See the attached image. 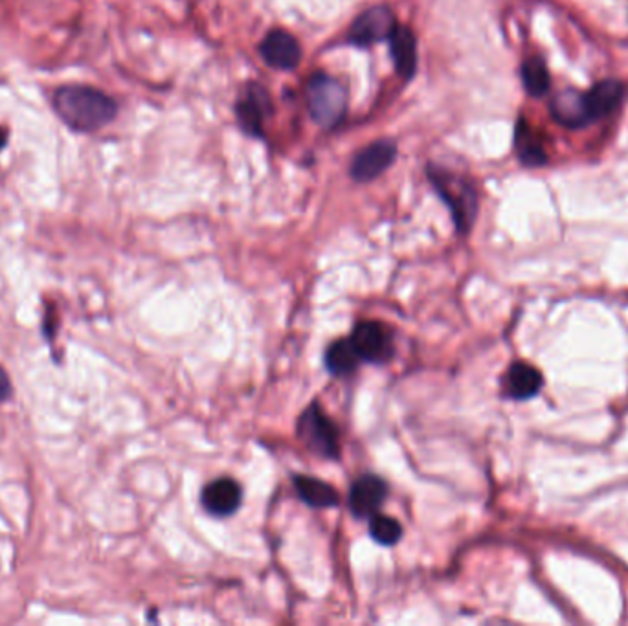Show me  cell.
<instances>
[{
  "label": "cell",
  "mask_w": 628,
  "mask_h": 626,
  "mask_svg": "<svg viewBox=\"0 0 628 626\" xmlns=\"http://www.w3.org/2000/svg\"><path fill=\"white\" fill-rule=\"evenodd\" d=\"M54 107L59 118L78 133H94L113 122L118 107L105 92L85 85H67L56 90Z\"/></svg>",
  "instance_id": "obj_1"
},
{
  "label": "cell",
  "mask_w": 628,
  "mask_h": 626,
  "mask_svg": "<svg viewBox=\"0 0 628 626\" xmlns=\"http://www.w3.org/2000/svg\"><path fill=\"white\" fill-rule=\"evenodd\" d=\"M307 105L314 122L324 129H333L346 116L348 92L338 79L314 74L307 83Z\"/></svg>",
  "instance_id": "obj_2"
},
{
  "label": "cell",
  "mask_w": 628,
  "mask_h": 626,
  "mask_svg": "<svg viewBox=\"0 0 628 626\" xmlns=\"http://www.w3.org/2000/svg\"><path fill=\"white\" fill-rule=\"evenodd\" d=\"M430 182L436 186L443 201L449 204L452 217L461 234H467L471 230L472 223L478 213V197L471 186V182L452 175L445 169L430 166L428 169Z\"/></svg>",
  "instance_id": "obj_3"
},
{
  "label": "cell",
  "mask_w": 628,
  "mask_h": 626,
  "mask_svg": "<svg viewBox=\"0 0 628 626\" xmlns=\"http://www.w3.org/2000/svg\"><path fill=\"white\" fill-rule=\"evenodd\" d=\"M298 437L322 458L337 459L340 443H338L337 426L324 415L318 404H311L303 412L298 421Z\"/></svg>",
  "instance_id": "obj_4"
},
{
  "label": "cell",
  "mask_w": 628,
  "mask_h": 626,
  "mask_svg": "<svg viewBox=\"0 0 628 626\" xmlns=\"http://www.w3.org/2000/svg\"><path fill=\"white\" fill-rule=\"evenodd\" d=\"M349 340L364 362L384 364L393 357L392 333L379 322H362L355 327Z\"/></svg>",
  "instance_id": "obj_5"
},
{
  "label": "cell",
  "mask_w": 628,
  "mask_h": 626,
  "mask_svg": "<svg viewBox=\"0 0 628 626\" xmlns=\"http://www.w3.org/2000/svg\"><path fill=\"white\" fill-rule=\"evenodd\" d=\"M397 28L392 10L386 6H373L370 10L360 13L355 23L349 28V41L353 45L368 46L390 39Z\"/></svg>",
  "instance_id": "obj_6"
},
{
  "label": "cell",
  "mask_w": 628,
  "mask_h": 626,
  "mask_svg": "<svg viewBox=\"0 0 628 626\" xmlns=\"http://www.w3.org/2000/svg\"><path fill=\"white\" fill-rule=\"evenodd\" d=\"M395 157H397V146L392 140L373 142L353 158L351 177L357 182H371L392 166Z\"/></svg>",
  "instance_id": "obj_7"
},
{
  "label": "cell",
  "mask_w": 628,
  "mask_h": 626,
  "mask_svg": "<svg viewBox=\"0 0 628 626\" xmlns=\"http://www.w3.org/2000/svg\"><path fill=\"white\" fill-rule=\"evenodd\" d=\"M388 487L386 483L373 474H366L353 483L349 492V507L353 515L359 518H371L377 515L386 500Z\"/></svg>",
  "instance_id": "obj_8"
},
{
  "label": "cell",
  "mask_w": 628,
  "mask_h": 626,
  "mask_svg": "<svg viewBox=\"0 0 628 626\" xmlns=\"http://www.w3.org/2000/svg\"><path fill=\"white\" fill-rule=\"evenodd\" d=\"M259 52L270 67L278 70H292L300 65L302 48L300 43L287 32H270L259 46Z\"/></svg>",
  "instance_id": "obj_9"
},
{
  "label": "cell",
  "mask_w": 628,
  "mask_h": 626,
  "mask_svg": "<svg viewBox=\"0 0 628 626\" xmlns=\"http://www.w3.org/2000/svg\"><path fill=\"white\" fill-rule=\"evenodd\" d=\"M202 505L214 516H230L241 505V487L230 478H219L204 487Z\"/></svg>",
  "instance_id": "obj_10"
},
{
  "label": "cell",
  "mask_w": 628,
  "mask_h": 626,
  "mask_svg": "<svg viewBox=\"0 0 628 626\" xmlns=\"http://www.w3.org/2000/svg\"><path fill=\"white\" fill-rule=\"evenodd\" d=\"M625 98V85L617 79H605L597 83L594 89L584 94V105L590 122L603 120L616 111L619 103Z\"/></svg>",
  "instance_id": "obj_11"
},
{
  "label": "cell",
  "mask_w": 628,
  "mask_h": 626,
  "mask_svg": "<svg viewBox=\"0 0 628 626\" xmlns=\"http://www.w3.org/2000/svg\"><path fill=\"white\" fill-rule=\"evenodd\" d=\"M237 120L248 135L261 136L265 116L270 112V98L261 87H252L237 101Z\"/></svg>",
  "instance_id": "obj_12"
},
{
  "label": "cell",
  "mask_w": 628,
  "mask_h": 626,
  "mask_svg": "<svg viewBox=\"0 0 628 626\" xmlns=\"http://www.w3.org/2000/svg\"><path fill=\"white\" fill-rule=\"evenodd\" d=\"M515 149L516 155L522 160V164L529 166V168H539L548 162L544 138L526 120H520L516 123Z\"/></svg>",
  "instance_id": "obj_13"
},
{
  "label": "cell",
  "mask_w": 628,
  "mask_h": 626,
  "mask_svg": "<svg viewBox=\"0 0 628 626\" xmlns=\"http://www.w3.org/2000/svg\"><path fill=\"white\" fill-rule=\"evenodd\" d=\"M544 379L537 368L526 362L513 364L505 377V392L516 401H526L540 392Z\"/></svg>",
  "instance_id": "obj_14"
},
{
  "label": "cell",
  "mask_w": 628,
  "mask_h": 626,
  "mask_svg": "<svg viewBox=\"0 0 628 626\" xmlns=\"http://www.w3.org/2000/svg\"><path fill=\"white\" fill-rule=\"evenodd\" d=\"M551 114L555 122L561 123L568 129H579L592 123L584 105V94H579L575 90H566L559 94L551 103Z\"/></svg>",
  "instance_id": "obj_15"
},
{
  "label": "cell",
  "mask_w": 628,
  "mask_h": 626,
  "mask_svg": "<svg viewBox=\"0 0 628 626\" xmlns=\"http://www.w3.org/2000/svg\"><path fill=\"white\" fill-rule=\"evenodd\" d=\"M393 61L401 78L410 79L417 70V43L406 26H397L390 35Z\"/></svg>",
  "instance_id": "obj_16"
},
{
  "label": "cell",
  "mask_w": 628,
  "mask_h": 626,
  "mask_svg": "<svg viewBox=\"0 0 628 626\" xmlns=\"http://www.w3.org/2000/svg\"><path fill=\"white\" fill-rule=\"evenodd\" d=\"M294 487L303 502L314 509H327L338 505V492L326 481L311 478V476H296Z\"/></svg>",
  "instance_id": "obj_17"
},
{
  "label": "cell",
  "mask_w": 628,
  "mask_h": 626,
  "mask_svg": "<svg viewBox=\"0 0 628 626\" xmlns=\"http://www.w3.org/2000/svg\"><path fill=\"white\" fill-rule=\"evenodd\" d=\"M359 362L362 360H360L359 353L349 338L348 340H338L327 349V369L337 377H346L349 373H353L359 366Z\"/></svg>",
  "instance_id": "obj_18"
},
{
  "label": "cell",
  "mask_w": 628,
  "mask_h": 626,
  "mask_svg": "<svg viewBox=\"0 0 628 626\" xmlns=\"http://www.w3.org/2000/svg\"><path fill=\"white\" fill-rule=\"evenodd\" d=\"M522 81L529 96L540 98L550 90V72L540 57H531L522 67Z\"/></svg>",
  "instance_id": "obj_19"
},
{
  "label": "cell",
  "mask_w": 628,
  "mask_h": 626,
  "mask_svg": "<svg viewBox=\"0 0 628 626\" xmlns=\"http://www.w3.org/2000/svg\"><path fill=\"white\" fill-rule=\"evenodd\" d=\"M370 535L382 546H393L403 537V527L392 516L373 515L370 522Z\"/></svg>",
  "instance_id": "obj_20"
},
{
  "label": "cell",
  "mask_w": 628,
  "mask_h": 626,
  "mask_svg": "<svg viewBox=\"0 0 628 626\" xmlns=\"http://www.w3.org/2000/svg\"><path fill=\"white\" fill-rule=\"evenodd\" d=\"M13 388L12 381H10V377H8V373H6V369L0 366V403H4V401H8L10 397H12Z\"/></svg>",
  "instance_id": "obj_21"
},
{
  "label": "cell",
  "mask_w": 628,
  "mask_h": 626,
  "mask_svg": "<svg viewBox=\"0 0 628 626\" xmlns=\"http://www.w3.org/2000/svg\"><path fill=\"white\" fill-rule=\"evenodd\" d=\"M6 142H8V136H6V131L0 127V149L6 146Z\"/></svg>",
  "instance_id": "obj_22"
}]
</instances>
